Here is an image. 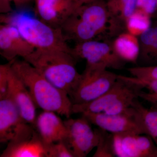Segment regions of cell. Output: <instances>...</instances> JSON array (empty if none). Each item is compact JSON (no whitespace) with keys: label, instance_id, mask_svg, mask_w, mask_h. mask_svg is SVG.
I'll list each match as a JSON object with an SVG mask.
<instances>
[{"label":"cell","instance_id":"11","mask_svg":"<svg viewBox=\"0 0 157 157\" xmlns=\"http://www.w3.org/2000/svg\"><path fill=\"white\" fill-rule=\"evenodd\" d=\"M29 124L22 118L17 106L9 96L0 99L1 143H9Z\"/></svg>","mask_w":157,"mask_h":157},{"label":"cell","instance_id":"20","mask_svg":"<svg viewBox=\"0 0 157 157\" xmlns=\"http://www.w3.org/2000/svg\"><path fill=\"white\" fill-rule=\"evenodd\" d=\"M138 117L143 125L146 135L151 137L157 146V109L147 108L143 106L138 98L132 104Z\"/></svg>","mask_w":157,"mask_h":157},{"label":"cell","instance_id":"5","mask_svg":"<svg viewBox=\"0 0 157 157\" xmlns=\"http://www.w3.org/2000/svg\"><path fill=\"white\" fill-rule=\"evenodd\" d=\"M67 135L64 142L74 157H85L99 143L98 129L93 130L90 122L84 116L64 121Z\"/></svg>","mask_w":157,"mask_h":157},{"label":"cell","instance_id":"36","mask_svg":"<svg viewBox=\"0 0 157 157\" xmlns=\"http://www.w3.org/2000/svg\"><path fill=\"white\" fill-rule=\"evenodd\" d=\"M156 5H157V11H156V13H157V0H156Z\"/></svg>","mask_w":157,"mask_h":157},{"label":"cell","instance_id":"18","mask_svg":"<svg viewBox=\"0 0 157 157\" xmlns=\"http://www.w3.org/2000/svg\"><path fill=\"white\" fill-rule=\"evenodd\" d=\"M111 44L116 54L124 61L137 62L140 52L138 37L124 32L117 36Z\"/></svg>","mask_w":157,"mask_h":157},{"label":"cell","instance_id":"32","mask_svg":"<svg viewBox=\"0 0 157 157\" xmlns=\"http://www.w3.org/2000/svg\"><path fill=\"white\" fill-rule=\"evenodd\" d=\"M157 65V46L149 60L147 66Z\"/></svg>","mask_w":157,"mask_h":157},{"label":"cell","instance_id":"16","mask_svg":"<svg viewBox=\"0 0 157 157\" xmlns=\"http://www.w3.org/2000/svg\"><path fill=\"white\" fill-rule=\"evenodd\" d=\"M132 83L119 78L112 87L94 101L83 104H73V113H94L104 112L121 95L132 86Z\"/></svg>","mask_w":157,"mask_h":157},{"label":"cell","instance_id":"33","mask_svg":"<svg viewBox=\"0 0 157 157\" xmlns=\"http://www.w3.org/2000/svg\"><path fill=\"white\" fill-rule=\"evenodd\" d=\"M79 6L94 2L95 0H74Z\"/></svg>","mask_w":157,"mask_h":157},{"label":"cell","instance_id":"27","mask_svg":"<svg viewBox=\"0 0 157 157\" xmlns=\"http://www.w3.org/2000/svg\"><path fill=\"white\" fill-rule=\"evenodd\" d=\"M12 61L0 66V99L7 98L9 95V74Z\"/></svg>","mask_w":157,"mask_h":157},{"label":"cell","instance_id":"4","mask_svg":"<svg viewBox=\"0 0 157 157\" xmlns=\"http://www.w3.org/2000/svg\"><path fill=\"white\" fill-rule=\"evenodd\" d=\"M107 69L104 65H86L78 86L70 97L73 104L94 101L112 87L118 75Z\"/></svg>","mask_w":157,"mask_h":157},{"label":"cell","instance_id":"8","mask_svg":"<svg viewBox=\"0 0 157 157\" xmlns=\"http://www.w3.org/2000/svg\"><path fill=\"white\" fill-rule=\"evenodd\" d=\"M29 124L13 140L9 141L1 157H48V145Z\"/></svg>","mask_w":157,"mask_h":157},{"label":"cell","instance_id":"21","mask_svg":"<svg viewBox=\"0 0 157 157\" xmlns=\"http://www.w3.org/2000/svg\"><path fill=\"white\" fill-rule=\"evenodd\" d=\"M139 38L140 52L137 61L140 60L147 66L157 46V22L152 24Z\"/></svg>","mask_w":157,"mask_h":157},{"label":"cell","instance_id":"26","mask_svg":"<svg viewBox=\"0 0 157 157\" xmlns=\"http://www.w3.org/2000/svg\"><path fill=\"white\" fill-rule=\"evenodd\" d=\"M118 77L128 82L137 85L142 89L145 88L148 90L149 91V92L157 93V79L138 78L134 76L129 77L122 75H118Z\"/></svg>","mask_w":157,"mask_h":157},{"label":"cell","instance_id":"19","mask_svg":"<svg viewBox=\"0 0 157 157\" xmlns=\"http://www.w3.org/2000/svg\"><path fill=\"white\" fill-rule=\"evenodd\" d=\"M67 40H74L76 43L93 40L99 35L98 32L78 16L73 14L61 27Z\"/></svg>","mask_w":157,"mask_h":157},{"label":"cell","instance_id":"13","mask_svg":"<svg viewBox=\"0 0 157 157\" xmlns=\"http://www.w3.org/2000/svg\"><path fill=\"white\" fill-rule=\"evenodd\" d=\"M9 95L16 104L25 121L35 126L36 106L24 83L13 72L11 67L9 74Z\"/></svg>","mask_w":157,"mask_h":157},{"label":"cell","instance_id":"23","mask_svg":"<svg viewBox=\"0 0 157 157\" xmlns=\"http://www.w3.org/2000/svg\"><path fill=\"white\" fill-rule=\"evenodd\" d=\"M150 16L140 9H136L126 23V31L139 37L151 25Z\"/></svg>","mask_w":157,"mask_h":157},{"label":"cell","instance_id":"17","mask_svg":"<svg viewBox=\"0 0 157 157\" xmlns=\"http://www.w3.org/2000/svg\"><path fill=\"white\" fill-rule=\"evenodd\" d=\"M74 14L95 30L99 35L107 31L109 14L105 1L95 0L80 6Z\"/></svg>","mask_w":157,"mask_h":157},{"label":"cell","instance_id":"7","mask_svg":"<svg viewBox=\"0 0 157 157\" xmlns=\"http://www.w3.org/2000/svg\"><path fill=\"white\" fill-rule=\"evenodd\" d=\"M82 115L86 117L91 124L112 134L146 135L140 119L132 106L128 111L121 114H108L101 112Z\"/></svg>","mask_w":157,"mask_h":157},{"label":"cell","instance_id":"25","mask_svg":"<svg viewBox=\"0 0 157 157\" xmlns=\"http://www.w3.org/2000/svg\"><path fill=\"white\" fill-rule=\"evenodd\" d=\"M128 71L136 78L157 79V65L134 67Z\"/></svg>","mask_w":157,"mask_h":157},{"label":"cell","instance_id":"6","mask_svg":"<svg viewBox=\"0 0 157 157\" xmlns=\"http://www.w3.org/2000/svg\"><path fill=\"white\" fill-rule=\"evenodd\" d=\"M71 54L76 60L83 59L86 65H104L107 68L121 70L126 62L116 54L111 42L93 40L76 43Z\"/></svg>","mask_w":157,"mask_h":157},{"label":"cell","instance_id":"3","mask_svg":"<svg viewBox=\"0 0 157 157\" xmlns=\"http://www.w3.org/2000/svg\"><path fill=\"white\" fill-rule=\"evenodd\" d=\"M1 21L15 27L35 49H54L71 53V48L68 45L61 29L53 27L27 12L2 14Z\"/></svg>","mask_w":157,"mask_h":157},{"label":"cell","instance_id":"30","mask_svg":"<svg viewBox=\"0 0 157 157\" xmlns=\"http://www.w3.org/2000/svg\"><path fill=\"white\" fill-rule=\"evenodd\" d=\"M139 98L143 99L151 104L152 107L157 109V93L148 92L140 91Z\"/></svg>","mask_w":157,"mask_h":157},{"label":"cell","instance_id":"9","mask_svg":"<svg viewBox=\"0 0 157 157\" xmlns=\"http://www.w3.org/2000/svg\"><path fill=\"white\" fill-rule=\"evenodd\" d=\"M116 156L157 157V146L148 135L113 134Z\"/></svg>","mask_w":157,"mask_h":157},{"label":"cell","instance_id":"28","mask_svg":"<svg viewBox=\"0 0 157 157\" xmlns=\"http://www.w3.org/2000/svg\"><path fill=\"white\" fill-rule=\"evenodd\" d=\"M48 157H74L63 141L48 144Z\"/></svg>","mask_w":157,"mask_h":157},{"label":"cell","instance_id":"22","mask_svg":"<svg viewBox=\"0 0 157 157\" xmlns=\"http://www.w3.org/2000/svg\"><path fill=\"white\" fill-rule=\"evenodd\" d=\"M132 84L130 88L106 108L104 113L108 114H117L128 111L134 101L139 98V93L142 89L137 85Z\"/></svg>","mask_w":157,"mask_h":157},{"label":"cell","instance_id":"34","mask_svg":"<svg viewBox=\"0 0 157 157\" xmlns=\"http://www.w3.org/2000/svg\"><path fill=\"white\" fill-rule=\"evenodd\" d=\"M16 6H19L21 4H23L25 2V0H12Z\"/></svg>","mask_w":157,"mask_h":157},{"label":"cell","instance_id":"31","mask_svg":"<svg viewBox=\"0 0 157 157\" xmlns=\"http://www.w3.org/2000/svg\"><path fill=\"white\" fill-rule=\"evenodd\" d=\"M12 0H1V12L8 13L11 11L9 2Z\"/></svg>","mask_w":157,"mask_h":157},{"label":"cell","instance_id":"2","mask_svg":"<svg viewBox=\"0 0 157 157\" xmlns=\"http://www.w3.org/2000/svg\"><path fill=\"white\" fill-rule=\"evenodd\" d=\"M24 60L69 97L76 89L81 79L82 75L76 70V59L64 51L36 49Z\"/></svg>","mask_w":157,"mask_h":157},{"label":"cell","instance_id":"15","mask_svg":"<svg viewBox=\"0 0 157 157\" xmlns=\"http://www.w3.org/2000/svg\"><path fill=\"white\" fill-rule=\"evenodd\" d=\"M35 127L46 145L64 141L67 135L64 122L52 111H43L39 114Z\"/></svg>","mask_w":157,"mask_h":157},{"label":"cell","instance_id":"14","mask_svg":"<svg viewBox=\"0 0 157 157\" xmlns=\"http://www.w3.org/2000/svg\"><path fill=\"white\" fill-rule=\"evenodd\" d=\"M107 30L109 36L116 37L126 31L128 19L137 9V0H107Z\"/></svg>","mask_w":157,"mask_h":157},{"label":"cell","instance_id":"35","mask_svg":"<svg viewBox=\"0 0 157 157\" xmlns=\"http://www.w3.org/2000/svg\"><path fill=\"white\" fill-rule=\"evenodd\" d=\"M30 1V0H25V3L26 2H29V1Z\"/></svg>","mask_w":157,"mask_h":157},{"label":"cell","instance_id":"29","mask_svg":"<svg viewBox=\"0 0 157 157\" xmlns=\"http://www.w3.org/2000/svg\"><path fill=\"white\" fill-rule=\"evenodd\" d=\"M137 9L152 17L156 12V0H137Z\"/></svg>","mask_w":157,"mask_h":157},{"label":"cell","instance_id":"24","mask_svg":"<svg viewBox=\"0 0 157 157\" xmlns=\"http://www.w3.org/2000/svg\"><path fill=\"white\" fill-rule=\"evenodd\" d=\"M100 138L94 157H116L113 134L99 128Z\"/></svg>","mask_w":157,"mask_h":157},{"label":"cell","instance_id":"1","mask_svg":"<svg viewBox=\"0 0 157 157\" xmlns=\"http://www.w3.org/2000/svg\"><path fill=\"white\" fill-rule=\"evenodd\" d=\"M11 68L27 88L37 107L70 117L73 103L67 93L52 84L25 60L13 61Z\"/></svg>","mask_w":157,"mask_h":157},{"label":"cell","instance_id":"12","mask_svg":"<svg viewBox=\"0 0 157 157\" xmlns=\"http://www.w3.org/2000/svg\"><path fill=\"white\" fill-rule=\"evenodd\" d=\"M35 49L14 26L8 24L0 25V54L9 62L16 59L17 57L24 59Z\"/></svg>","mask_w":157,"mask_h":157},{"label":"cell","instance_id":"10","mask_svg":"<svg viewBox=\"0 0 157 157\" xmlns=\"http://www.w3.org/2000/svg\"><path fill=\"white\" fill-rule=\"evenodd\" d=\"M35 4L39 18L56 28H61L80 7L74 0H35Z\"/></svg>","mask_w":157,"mask_h":157}]
</instances>
